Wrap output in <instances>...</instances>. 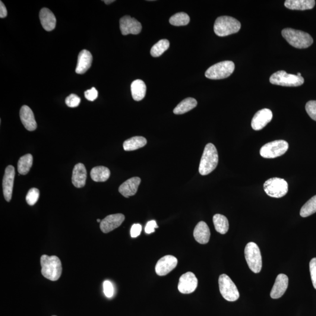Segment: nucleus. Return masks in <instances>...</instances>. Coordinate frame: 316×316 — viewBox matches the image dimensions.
Masks as SVG:
<instances>
[{
    "instance_id": "31",
    "label": "nucleus",
    "mask_w": 316,
    "mask_h": 316,
    "mask_svg": "<svg viewBox=\"0 0 316 316\" xmlns=\"http://www.w3.org/2000/svg\"><path fill=\"white\" fill-rule=\"evenodd\" d=\"M316 213V195L303 205L300 214L302 217H307Z\"/></svg>"
},
{
    "instance_id": "3",
    "label": "nucleus",
    "mask_w": 316,
    "mask_h": 316,
    "mask_svg": "<svg viewBox=\"0 0 316 316\" xmlns=\"http://www.w3.org/2000/svg\"><path fill=\"white\" fill-rule=\"evenodd\" d=\"M219 163V155L216 147L209 143L205 147L199 165V172L201 175H207L216 168Z\"/></svg>"
},
{
    "instance_id": "17",
    "label": "nucleus",
    "mask_w": 316,
    "mask_h": 316,
    "mask_svg": "<svg viewBox=\"0 0 316 316\" xmlns=\"http://www.w3.org/2000/svg\"><path fill=\"white\" fill-rule=\"evenodd\" d=\"M289 279L286 275L279 274L276 278L271 292V297L274 299L281 298L285 293L288 287Z\"/></svg>"
},
{
    "instance_id": "20",
    "label": "nucleus",
    "mask_w": 316,
    "mask_h": 316,
    "mask_svg": "<svg viewBox=\"0 0 316 316\" xmlns=\"http://www.w3.org/2000/svg\"><path fill=\"white\" fill-rule=\"evenodd\" d=\"M87 171L83 163H79L76 165L73 170L72 181L73 185L76 188H81L86 185Z\"/></svg>"
},
{
    "instance_id": "10",
    "label": "nucleus",
    "mask_w": 316,
    "mask_h": 316,
    "mask_svg": "<svg viewBox=\"0 0 316 316\" xmlns=\"http://www.w3.org/2000/svg\"><path fill=\"white\" fill-rule=\"evenodd\" d=\"M219 284L220 293L224 299L229 302H235L239 299L238 290L228 276L226 274L221 275Z\"/></svg>"
},
{
    "instance_id": "25",
    "label": "nucleus",
    "mask_w": 316,
    "mask_h": 316,
    "mask_svg": "<svg viewBox=\"0 0 316 316\" xmlns=\"http://www.w3.org/2000/svg\"><path fill=\"white\" fill-rule=\"evenodd\" d=\"M132 98L137 102L144 99L146 94L147 86L144 82L140 79L134 80L131 85Z\"/></svg>"
},
{
    "instance_id": "13",
    "label": "nucleus",
    "mask_w": 316,
    "mask_h": 316,
    "mask_svg": "<svg viewBox=\"0 0 316 316\" xmlns=\"http://www.w3.org/2000/svg\"><path fill=\"white\" fill-rule=\"evenodd\" d=\"M15 172L13 166L9 165L6 167L2 181L3 194L5 200L10 201L13 190Z\"/></svg>"
},
{
    "instance_id": "21",
    "label": "nucleus",
    "mask_w": 316,
    "mask_h": 316,
    "mask_svg": "<svg viewBox=\"0 0 316 316\" xmlns=\"http://www.w3.org/2000/svg\"><path fill=\"white\" fill-rule=\"evenodd\" d=\"M93 56L87 50H83L79 53L76 72L78 74H84L91 67Z\"/></svg>"
},
{
    "instance_id": "42",
    "label": "nucleus",
    "mask_w": 316,
    "mask_h": 316,
    "mask_svg": "<svg viewBox=\"0 0 316 316\" xmlns=\"http://www.w3.org/2000/svg\"><path fill=\"white\" fill-rule=\"evenodd\" d=\"M7 8H6L4 3H3L1 1H0V18H4L7 17Z\"/></svg>"
},
{
    "instance_id": "36",
    "label": "nucleus",
    "mask_w": 316,
    "mask_h": 316,
    "mask_svg": "<svg viewBox=\"0 0 316 316\" xmlns=\"http://www.w3.org/2000/svg\"><path fill=\"white\" fill-rule=\"evenodd\" d=\"M306 110L311 118L316 121V101H309L306 103Z\"/></svg>"
},
{
    "instance_id": "45",
    "label": "nucleus",
    "mask_w": 316,
    "mask_h": 316,
    "mask_svg": "<svg viewBox=\"0 0 316 316\" xmlns=\"http://www.w3.org/2000/svg\"><path fill=\"white\" fill-rule=\"evenodd\" d=\"M97 221L98 223H101V221H101L100 219H97Z\"/></svg>"
},
{
    "instance_id": "32",
    "label": "nucleus",
    "mask_w": 316,
    "mask_h": 316,
    "mask_svg": "<svg viewBox=\"0 0 316 316\" xmlns=\"http://www.w3.org/2000/svg\"><path fill=\"white\" fill-rule=\"evenodd\" d=\"M169 45L170 43L168 40H161L152 47L151 55L155 57V58L159 57L168 49Z\"/></svg>"
},
{
    "instance_id": "9",
    "label": "nucleus",
    "mask_w": 316,
    "mask_h": 316,
    "mask_svg": "<svg viewBox=\"0 0 316 316\" xmlns=\"http://www.w3.org/2000/svg\"><path fill=\"white\" fill-rule=\"evenodd\" d=\"M289 144L284 140H276L265 144L261 148L262 157L272 159L283 156L288 150Z\"/></svg>"
},
{
    "instance_id": "23",
    "label": "nucleus",
    "mask_w": 316,
    "mask_h": 316,
    "mask_svg": "<svg viewBox=\"0 0 316 316\" xmlns=\"http://www.w3.org/2000/svg\"><path fill=\"white\" fill-rule=\"evenodd\" d=\"M40 19L44 30L51 31L55 29L56 24V17L50 9L46 8L41 9Z\"/></svg>"
},
{
    "instance_id": "24",
    "label": "nucleus",
    "mask_w": 316,
    "mask_h": 316,
    "mask_svg": "<svg viewBox=\"0 0 316 316\" xmlns=\"http://www.w3.org/2000/svg\"><path fill=\"white\" fill-rule=\"evenodd\" d=\"M316 4L315 0H286L284 6L292 10H308L314 8Z\"/></svg>"
},
{
    "instance_id": "8",
    "label": "nucleus",
    "mask_w": 316,
    "mask_h": 316,
    "mask_svg": "<svg viewBox=\"0 0 316 316\" xmlns=\"http://www.w3.org/2000/svg\"><path fill=\"white\" fill-rule=\"evenodd\" d=\"M264 189L269 197L280 198L284 197L288 192V184L283 179L273 178L265 182Z\"/></svg>"
},
{
    "instance_id": "27",
    "label": "nucleus",
    "mask_w": 316,
    "mask_h": 316,
    "mask_svg": "<svg viewBox=\"0 0 316 316\" xmlns=\"http://www.w3.org/2000/svg\"><path fill=\"white\" fill-rule=\"evenodd\" d=\"M197 101L194 98L188 97L182 101L175 107V109L173 110V113L177 115H183V114L187 113L195 108L197 106Z\"/></svg>"
},
{
    "instance_id": "1",
    "label": "nucleus",
    "mask_w": 316,
    "mask_h": 316,
    "mask_svg": "<svg viewBox=\"0 0 316 316\" xmlns=\"http://www.w3.org/2000/svg\"><path fill=\"white\" fill-rule=\"evenodd\" d=\"M41 273L44 277L51 281L58 280L62 273L61 260L56 256L43 255L40 258Z\"/></svg>"
},
{
    "instance_id": "26",
    "label": "nucleus",
    "mask_w": 316,
    "mask_h": 316,
    "mask_svg": "<svg viewBox=\"0 0 316 316\" xmlns=\"http://www.w3.org/2000/svg\"><path fill=\"white\" fill-rule=\"evenodd\" d=\"M110 170L105 166H99L93 167L91 170L90 176L93 181L96 182H104L110 176Z\"/></svg>"
},
{
    "instance_id": "39",
    "label": "nucleus",
    "mask_w": 316,
    "mask_h": 316,
    "mask_svg": "<svg viewBox=\"0 0 316 316\" xmlns=\"http://www.w3.org/2000/svg\"><path fill=\"white\" fill-rule=\"evenodd\" d=\"M85 97L88 100L93 102L98 97V91L94 87H92L90 90L85 91Z\"/></svg>"
},
{
    "instance_id": "5",
    "label": "nucleus",
    "mask_w": 316,
    "mask_h": 316,
    "mask_svg": "<svg viewBox=\"0 0 316 316\" xmlns=\"http://www.w3.org/2000/svg\"><path fill=\"white\" fill-rule=\"evenodd\" d=\"M245 258L249 269L255 274L260 273L262 267V256L260 248L255 242H250L246 244Z\"/></svg>"
},
{
    "instance_id": "34",
    "label": "nucleus",
    "mask_w": 316,
    "mask_h": 316,
    "mask_svg": "<svg viewBox=\"0 0 316 316\" xmlns=\"http://www.w3.org/2000/svg\"><path fill=\"white\" fill-rule=\"evenodd\" d=\"M40 198V191L37 188H32L28 191L26 201L30 205L36 204Z\"/></svg>"
},
{
    "instance_id": "12",
    "label": "nucleus",
    "mask_w": 316,
    "mask_h": 316,
    "mask_svg": "<svg viewBox=\"0 0 316 316\" xmlns=\"http://www.w3.org/2000/svg\"><path fill=\"white\" fill-rule=\"evenodd\" d=\"M198 284V280L195 275L188 272L180 277L178 284L179 291L183 294H190L195 291Z\"/></svg>"
},
{
    "instance_id": "19",
    "label": "nucleus",
    "mask_w": 316,
    "mask_h": 316,
    "mask_svg": "<svg viewBox=\"0 0 316 316\" xmlns=\"http://www.w3.org/2000/svg\"><path fill=\"white\" fill-rule=\"evenodd\" d=\"M20 118L24 127L28 131H33L37 128V124L33 111L27 106H23L20 110Z\"/></svg>"
},
{
    "instance_id": "14",
    "label": "nucleus",
    "mask_w": 316,
    "mask_h": 316,
    "mask_svg": "<svg viewBox=\"0 0 316 316\" xmlns=\"http://www.w3.org/2000/svg\"><path fill=\"white\" fill-rule=\"evenodd\" d=\"M178 260L174 256L166 255L158 261L156 272L158 276H165L175 269L178 265Z\"/></svg>"
},
{
    "instance_id": "29",
    "label": "nucleus",
    "mask_w": 316,
    "mask_h": 316,
    "mask_svg": "<svg viewBox=\"0 0 316 316\" xmlns=\"http://www.w3.org/2000/svg\"><path fill=\"white\" fill-rule=\"evenodd\" d=\"M213 223L215 229L221 235H225L229 229V223L226 216L220 214H215L213 216Z\"/></svg>"
},
{
    "instance_id": "15",
    "label": "nucleus",
    "mask_w": 316,
    "mask_h": 316,
    "mask_svg": "<svg viewBox=\"0 0 316 316\" xmlns=\"http://www.w3.org/2000/svg\"><path fill=\"white\" fill-rule=\"evenodd\" d=\"M124 220V215L121 213L109 215L101 221L100 229L104 233H109L121 226Z\"/></svg>"
},
{
    "instance_id": "46",
    "label": "nucleus",
    "mask_w": 316,
    "mask_h": 316,
    "mask_svg": "<svg viewBox=\"0 0 316 316\" xmlns=\"http://www.w3.org/2000/svg\"></svg>"
},
{
    "instance_id": "11",
    "label": "nucleus",
    "mask_w": 316,
    "mask_h": 316,
    "mask_svg": "<svg viewBox=\"0 0 316 316\" xmlns=\"http://www.w3.org/2000/svg\"><path fill=\"white\" fill-rule=\"evenodd\" d=\"M119 28L123 36L128 34L137 35L141 33L142 25L135 18L126 15L120 19Z\"/></svg>"
},
{
    "instance_id": "35",
    "label": "nucleus",
    "mask_w": 316,
    "mask_h": 316,
    "mask_svg": "<svg viewBox=\"0 0 316 316\" xmlns=\"http://www.w3.org/2000/svg\"><path fill=\"white\" fill-rule=\"evenodd\" d=\"M80 98L77 95L72 94L66 97L65 103L68 107L74 108V107H77L79 105V104L80 103Z\"/></svg>"
},
{
    "instance_id": "33",
    "label": "nucleus",
    "mask_w": 316,
    "mask_h": 316,
    "mask_svg": "<svg viewBox=\"0 0 316 316\" xmlns=\"http://www.w3.org/2000/svg\"><path fill=\"white\" fill-rule=\"evenodd\" d=\"M190 22L189 16L185 12H179L172 16L169 19V23L174 26H184Z\"/></svg>"
},
{
    "instance_id": "4",
    "label": "nucleus",
    "mask_w": 316,
    "mask_h": 316,
    "mask_svg": "<svg viewBox=\"0 0 316 316\" xmlns=\"http://www.w3.org/2000/svg\"><path fill=\"white\" fill-rule=\"evenodd\" d=\"M241 27V23L236 18L229 16H221L215 21L214 31L217 36L226 37L238 33Z\"/></svg>"
},
{
    "instance_id": "44",
    "label": "nucleus",
    "mask_w": 316,
    "mask_h": 316,
    "mask_svg": "<svg viewBox=\"0 0 316 316\" xmlns=\"http://www.w3.org/2000/svg\"><path fill=\"white\" fill-rule=\"evenodd\" d=\"M298 76V77H302L301 74H300V73H298V75H297Z\"/></svg>"
},
{
    "instance_id": "2",
    "label": "nucleus",
    "mask_w": 316,
    "mask_h": 316,
    "mask_svg": "<svg viewBox=\"0 0 316 316\" xmlns=\"http://www.w3.org/2000/svg\"><path fill=\"white\" fill-rule=\"evenodd\" d=\"M284 39L290 45L298 49H306L312 45L314 40L308 33L292 28H285L282 31Z\"/></svg>"
},
{
    "instance_id": "18",
    "label": "nucleus",
    "mask_w": 316,
    "mask_h": 316,
    "mask_svg": "<svg viewBox=\"0 0 316 316\" xmlns=\"http://www.w3.org/2000/svg\"><path fill=\"white\" fill-rule=\"evenodd\" d=\"M141 180L138 177H134L127 180L119 186L118 191L123 197L128 198L137 194Z\"/></svg>"
},
{
    "instance_id": "43",
    "label": "nucleus",
    "mask_w": 316,
    "mask_h": 316,
    "mask_svg": "<svg viewBox=\"0 0 316 316\" xmlns=\"http://www.w3.org/2000/svg\"><path fill=\"white\" fill-rule=\"evenodd\" d=\"M115 1V0H107V1H104V2H105V4H111V3Z\"/></svg>"
},
{
    "instance_id": "22",
    "label": "nucleus",
    "mask_w": 316,
    "mask_h": 316,
    "mask_svg": "<svg viewBox=\"0 0 316 316\" xmlns=\"http://www.w3.org/2000/svg\"><path fill=\"white\" fill-rule=\"evenodd\" d=\"M194 236L196 241L200 244H207L210 238V231L207 224L204 221L199 222L195 227Z\"/></svg>"
},
{
    "instance_id": "30",
    "label": "nucleus",
    "mask_w": 316,
    "mask_h": 316,
    "mask_svg": "<svg viewBox=\"0 0 316 316\" xmlns=\"http://www.w3.org/2000/svg\"><path fill=\"white\" fill-rule=\"evenodd\" d=\"M33 157L31 154H27L20 158L18 162V171L20 175H25L30 172L33 166Z\"/></svg>"
},
{
    "instance_id": "37",
    "label": "nucleus",
    "mask_w": 316,
    "mask_h": 316,
    "mask_svg": "<svg viewBox=\"0 0 316 316\" xmlns=\"http://www.w3.org/2000/svg\"><path fill=\"white\" fill-rule=\"evenodd\" d=\"M309 267L313 285L316 289V258H313L310 262Z\"/></svg>"
},
{
    "instance_id": "16",
    "label": "nucleus",
    "mask_w": 316,
    "mask_h": 316,
    "mask_svg": "<svg viewBox=\"0 0 316 316\" xmlns=\"http://www.w3.org/2000/svg\"><path fill=\"white\" fill-rule=\"evenodd\" d=\"M273 118L272 111L268 109H262L255 114L251 121V126L255 131L263 129Z\"/></svg>"
},
{
    "instance_id": "6",
    "label": "nucleus",
    "mask_w": 316,
    "mask_h": 316,
    "mask_svg": "<svg viewBox=\"0 0 316 316\" xmlns=\"http://www.w3.org/2000/svg\"><path fill=\"white\" fill-rule=\"evenodd\" d=\"M235 69V65L233 62H221L208 68L205 73V76L208 79L219 80L229 77Z\"/></svg>"
},
{
    "instance_id": "28",
    "label": "nucleus",
    "mask_w": 316,
    "mask_h": 316,
    "mask_svg": "<svg viewBox=\"0 0 316 316\" xmlns=\"http://www.w3.org/2000/svg\"><path fill=\"white\" fill-rule=\"evenodd\" d=\"M147 143L146 138L143 137H134L128 139L123 144V148L126 151H135L144 147Z\"/></svg>"
},
{
    "instance_id": "40",
    "label": "nucleus",
    "mask_w": 316,
    "mask_h": 316,
    "mask_svg": "<svg viewBox=\"0 0 316 316\" xmlns=\"http://www.w3.org/2000/svg\"><path fill=\"white\" fill-rule=\"evenodd\" d=\"M158 228L156 221L151 220L148 222L145 228V232L148 235L156 232V229Z\"/></svg>"
},
{
    "instance_id": "38",
    "label": "nucleus",
    "mask_w": 316,
    "mask_h": 316,
    "mask_svg": "<svg viewBox=\"0 0 316 316\" xmlns=\"http://www.w3.org/2000/svg\"><path fill=\"white\" fill-rule=\"evenodd\" d=\"M104 293L107 298H110L113 296L114 287L112 282L109 280L104 281L103 283Z\"/></svg>"
},
{
    "instance_id": "7",
    "label": "nucleus",
    "mask_w": 316,
    "mask_h": 316,
    "mask_svg": "<svg viewBox=\"0 0 316 316\" xmlns=\"http://www.w3.org/2000/svg\"><path fill=\"white\" fill-rule=\"evenodd\" d=\"M271 83L281 86L297 87L304 83V78L298 75L287 74L285 71H277L271 76Z\"/></svg>"
},
{
    "instance_id": "41",
    "label": "nucleus",
    "mask_w": 316,
    "mask_h": 316,
    "mask_svg": "<svg viewBox=\"0 0 316 316\" xmlns=\"http://www.w3.org/2000/svg\"><path fill=\"white\" fill-rule=\"evenodd\" d=\"M142 226L140 224H134L131 229V236L132 238H136L141 235Z\"/></svg>"
}]
</instances>
